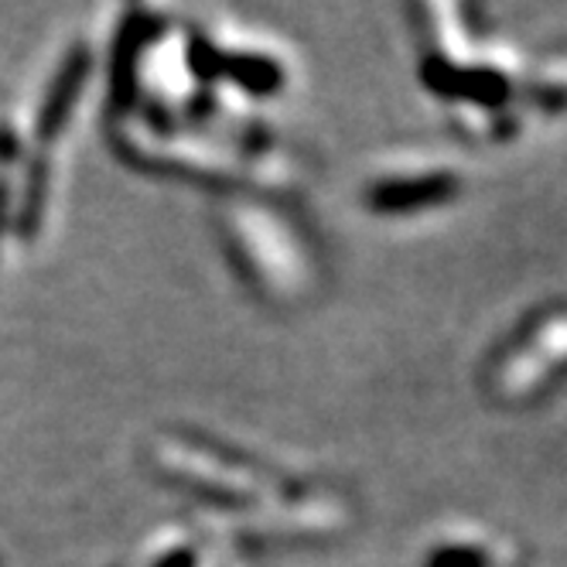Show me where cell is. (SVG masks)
I'll return each instance as SVG.
<instances>
[{
    "instance_id": "3",
    "label": "cell",
    "mask_w": 567,
    "mask_h": 567,
    "mask_svg": "<svg viewBox=\"0 0 567 567\" xmlns=\"http://www.w3.org/2000/svg\"><path fill=\"white\" fill-rule=\"evenodd\" d=\"M526 96H530L534 110H544V113L567 110V55L547 59L534 72L530 83H526Z\"/></svg>"
},
{
    "instance_id": "1",
    "label": "cell",
    "mask_w": 567,
    "mask_h": 567,
    "mask_svg": "<svg viewBox=\"0 0 567 567\" xmlns=\"http://www.w3.org/2000/svg\"><path fill=\"white\" fill-rule=\"evenodd\" d=\"M462 192V175L449 165V161H408L403 168L386 172L370 198L377 209H390V213H411V209H427V206H441V202H452Z\"/></svg>"
},
{
    "instance_id": "2",
    "label": "cell",
    "mask_w": 567,
    "mask_h": 567,
    "mask_svg": "<svg viewBox=\"0 0 567 567\" xmlns=\"http://www.w3.org/2000/svg\"><path fill=\"white\" fill-rule=\"evenodd\" d=\"M506 564H509V547L485 534L441 537L424 557V567H506Z\"/></svg>"
}]
</instances>
